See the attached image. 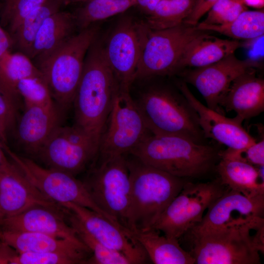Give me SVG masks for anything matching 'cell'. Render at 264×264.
<instances>
[{"mask_svg": "<svg viewBox=\"0 0 264 264\" xmlns=\"http://www.w3.org/2000/svg\"><path fill=\"white\" fill-rule=\"evenodd\" d=\"M164 77L135 79L130 88L148 128L153 134L177 135L204 144L196 111L176 83Z\"/></svg>", "mask_w": 264, "mask_h": 264, "instance_id": "1", "label": "cell"}, {"mask_svg": "<svg viewBox=\"0 0 264 264\" xmlns=\"http://www.w3.org/2000/svg\"><path fill=\"white\" fill-rule=\"evenodd\" d=\"M119 90L98 35L87 53L72 104L74 125L91 136L98 146L100 135Z\"/></svg>", "mask_w": 264, "mask_h": 264, "instance_id": "2", "label": "cell"}, {"mask_svg": "<svg viewBox=\"0 0 264 264\" xmlns=\"http://www.w3.org/2000/svg\"><path fill=\"white\" fill-rule=\"evenodd\" d=\"M124 155L130 181L129 229L131 232L151 229L186 181L145 163L132 154Z\"/></svg>", "mask_w": 264, "mask_h": 264, "instance_id": "3", "label": "cell"}, {"mask_svg": "<svg viewBox=\"0 0 264 264\" xmlns=\"http://www.w3.org/2000/svg\"><path fill=\"white\" fill-rule=\"evenodd\" d=\"M197 264H258L264 251V219L217 230L190 233Z\"/></svg>", "mask_w": 264, "mask_h": 264, "instance_id": "4", "label": "cell"}, {"mask_svg": "<svg viewBox=\"0 0 264 264\" xmlns=\"http://www.w3.org/2000/svg\"><path fill=\"white\" fill-rule=\"evenodd\" d=\"M146 164L180 178L199 177L214 167L219 151L173 134L152 133L132 151Z\"/></svg>", "mask_w": 264, "mask_h": 264, "instance_id": "5", "label": "cell"}, {"mask_svg": "<svg viewBox=\"0 0 264 264\" xmlns=\"http://www.w3.org/2000/svg\"><path fill=\"white\" fill-rule=\"evenodd\" d=\"M94 24L79 31L44 58L37 61L53 99L62 109L73 104L87 53L99 35Z\"/></svg>", "mask_w": 264, "mask_h": 264, "instance_id": "6", "label": "cell"}, {"mask_svg": "<svg viewBox=\"0 0 264 264\" xmlns=\"http://www.w3.org/2000/svg\"><path fill=\"white\" fill-rule=\"evenodd\" d=\"M205 31L184 22L153 30L145 22L135 80L169 77L178 73V62L185 47Z\"/></svg>", "mask_w": 264, "mask_h": 264, "instance_id": "7", "label": "cell"}, {"mask_svg": "<svg viewBox=\"0 0 264 264\" xmlns=\"http://www.w3.org/2000/svg\"><path fill=\"white\" fill-rule=\"evenodd\" d=\"M83 182L99 208L129 230L130 181L125 155L98 159Z\"/></svg>", "mask_w": 264, "mask_h": 264, "instance_id": "8", "label": "cell"}, {"mask_svg": "<svg viewBox=\"0 0 264 264\" xmlns=\"http://www.w3.org/2000/svg\"><path fill=\"white\" fill-rule=\"evenodd\" d=\"M220 179L203 183L186 181L151 229L179 240L202 220L205 211L226 190Z\"/></svg>", "mask_w": 264, "mask_h": 264, "instance_id": "9", "label": "cell"}, {"mask_svg": "<svg viewBox=\"0 0 264 264\" xmlns=\"http://www.w3.org/2000/svg\"><path fill=\"white\" fill-rule=\"evenodd\" d=\"M1 145L10 160L48 198L61 206L73 203L87 207L120 225L95 204L83 181L66 172L43 167L33 160L13 152L7 144L1 143Z\"/></svg>", "mask_w": 264, "mask_h": 264, "instance_id": "10", "label": "cell"}, {"mask_svg": "<svg viewBox=\"0 0 264 264\" xmlns=\"http://www.w3.org/2000/svg\"><path fill=\"white\" fill-rule=\"evenodd\" d=\"M152 133L130 91L119 90L100 135L98 159L130 153Z\"/></svg>", "mask_w": 264, "mask_h": 264, "instance_id": "11", "label": "cell"}, {"mask_svg": "<svg viewBox=\"0 0 264 264\" xmlns=\"http://www.w3.org/2000/svg\"><path fill=\"white\" fill-rule=\"evenodd\" d=\"M98 144L78 126H58L35 155L48 168L74 176L96 157Z\"/></svg>", "mask_w": 264, "mask_h": 264, "instance_id": "12", "label": "cell"}, {"mask_svg": "<svg viewBox=\"0 0 264 264\" xmlns=\"http://www.w3.org/2000/svg\"><path fill=\"white\" fill-rule=\"evenodd\" d=\"M144 26V21L126 15L103 42L106 60L121 90L130 91L135 80Z\"/></svg>", "mask_w": 264, "mask_h": 264, "instance_id": "13", "label": "cell"}, {"mask_svg": "<svg viewBox=\"0 0 264 264\" xmlns=\"http://www.w3.org/2000/svg\"><path fill=\"white\" fill-rule=\"evenodd\" d=\"M259 66L254 59L241 60L233 53L212 64L182 72V75L184 82L201 93L209 108L222 113L221 103L232 82L245 71Z\"/></svg>", "mask_w": 264, "mask_h": 264, "instance_id": "14", "label": "cell"}, {"mask_svg": "<svg viewBox=\"0 0 264 264\" xmlns=\"http://www.w3.org/2000/svg\"><path fill=\"white\" fill-rule=\"evenodd\" d=\"M264 213V195L249 197L228 188L208 207L202 220L188 232L214 230L244 223L263 218Z\"/></svg>", "mask_w": 264, "mask_h": 264, "instance_id": "15", "label": "cell"}, {"mask_svg": "<svg viewBox=\"0 0 264 264\" xmlns=\"http://www.w3.org/2000/svg\"><path fill=\"white\" fill-rule=\"evenodd\" d=\"M62 206L70 211L95 239L107 247L124 254L131 264H145L149 259L130 231L87 207L73 203Z\"/></svg>", "mask_w": 264, "mask_h": 264, "instance_id": "16", "label": "cell"}, {"mask_svg": "<svg viewBox=\"0 0 264 264\" xmlns=\"http://www.w3.org/2000/svg\"><path fill=\"white\" fill-rule=\"evenodd\" d=\"M175 83L197 113L205 138L213 139L232 149L243 148L256 142L242 127L243 120L241 117H225L202 104L190 91L187 83L183 81Z\"/></svg>", "mask_w": 264, "mask_h": 264, "instance_id": "17", "label": "cell"}, {"mask_svg": "<svg viewBox=\"0 0 264 264\" xmlns=\"http://www.w3.org/2000/svg\"><path fill=\"white\" fill-rule=\"evenodd\" d=\"M38 205L61 206L40 192L11 160L0 168V220Z\"/></svg>", "mask_w": 264, "mask_h": 264, "instance_id": "18", "label": "cell"}, {"mask_svg": "<svg viewBox=\"0 0 264 264\" xmlns=\"http://www.w3.org/2000/svg\"><path fill=\"white\" fill-rule=\"evenodd\" d=\"M0 230L45 234L82 242L67 219L64 207L36 205L20 213L0 220Z\"/></svg>", "mask_w": 264, "mask_h": 264, "instance_id": "19", "label": "cell"}, {"mask_svg": "<svg viewBox=\"0 0 264 264\" xmlns=\"http://www.w3.org/2000/svg\"><path fill=\"white\" fill-rule=\"evenodd\" d=\"M55 105L24 107L16 128L17 139L29 154L35 155L54 130L60 125Z\"/></svg>", "mask_w": 264, "mask_h": 264, "instance_id": "20", "label": "cell"}, {"mask_svg": "<svg viewBox=\"0 0 264 264\" xmlns=\"http://www.w3.org/2000/svg\"><path fill=\"white\" fill-rule=\"evenodd\" d=\"M221 107L234 111L243 120L257 116L264 110V80L251 68L231 84Z\"/></svg>", "mask_w": 264, "mask_h": 264, "instance_id": "21", "label": "cell"}, {"mask_svg": "<svg viewBox=\"0 0 264 264\" xmlns=\"http://www.w3.org/2000/svg\"><path fill=\"white\" fill-rule=\"evenodd\" d=\"M205 31L191 40L185 47L178 64V72L186 67L205 66L234 53L242 44L237 40L224 39L212 36Z\"/></svg>", "mask_w": 264, "mask_h": 264, "instance_id": "22", "label": "cell"}, {"mask_svg": "<svg viewBox=\"0 0 264 264\" xmlns=\"http://www.w3.org/2000/svg\"><path fill=\"white\" fill-rule=\"evenodd\" d=\"M78 31L73 13L60 10L48 17L39 29L28 57L40 61L55 50Z\"/></svg>", "mask_w": 264, "mask_h": 264, "instance_id": "23", "label": "cell"}, {"mask_svg": "<svg viewBox=\"0 0 264 264\" xmlns=\"http://www.w3.org/2000/svg\"><path fill=\"white\" fill-rule=\"evenodd\" d=\"M220 159L216 170L223 185L249 197L264 195V166Z\"/></svg>", "mask_w": 264, "mask_h": 264, "instance_id": "24", "label": "cell"}, {"mask_svg": "<svg viewBox=\"0 0 264 264\" xmlns=\"http://www.w3.org/2000/svg\"><path fill=\"white\" fill-rule=\"evenodd\" d=\"M0 240L7 243L18 253H43L77 250L90 251L82 242L38 232L0 230Z\"/></svg>", "mask_w": 264, "mask_h": 264, "instance_id": "25", "label": "cell"}, {"mask_svg": "<svg viewBox=\"0 0 264 264\" xmlns=\"http://www.w3.org/2000/svg\"><path fill=\"white\" fill-rule=\"evenodd\" d=\"M154 264H194L190 252L183 249L178 240L160 235L154 229L131 232Z\"/></svg>", "mask_w": 264, "mask_h": 264, "instance_id": "26", "label": "cell"}, {"mask_svg": "<svg viewBox=\"0 0 264 264\" xmlns=\"http://www.w3.org/2000/svg\"><path fill=\"white\" fill-rule=\"evenodd\" d=\"M43 75L36 65L25 54L10 52L0 60V91L16 108L20 97L17 86L29 77Z\"/></svg>", "mask_w": 264, "mask_h": 264, "instance_id": "27", "label": "cell"}, {"mask_svg": "<svg viewBox=\"0 0 264 264\" xmlns=\"http://www.w3.org/2000/svg\"><path fill=\"white\" fill-rule=\"evenodd\" d=\"M64 5L62 0H46L36 8L22 21L11 36L14 46L28 56L36 36L44 21L61 10Z\"/></svg>", "mask_w": 264, "mask_h": 264, "instance_id": "28", "label": "cell"}, {"mask_svg": "<svg viewBox=\"0 0 264 264\" xmlns=\"http://www.w3.org/2000/svg\"><path fill=\"white\" fill-rule=\"evenodd\" d=\"M136 5V0H92L83 3L72 13L79 31L123 14Z\"/></svg>", "mask_w": 264, "mask_h": 264, "instance_id": "29", "label": "cell"}, {"mask_svg": "<svg viewBox=\"0 0 264 264\" xmlns=\"http://www.w3.org/2000/svg\"><path fill=\"white\" fill-rule=\"evenodd\" d=\"M197 26L200 29L216 32L234 40L254 39L264 36V12L263 10H246L228 24Z\"/></svg>", "mask_w": 264, "mask_h": 264, "instance_id": "30", "label": "cell"}, {"mask_svg": "<svg viewBox=\"0 0 264 264\" xmlns=\"http://www.w3.org/2000/svg\"><path fill=\"white\" fill-rule=\"evenodd\" d=\"M198 0H161L144 20L151 29L176 26L184 22L194 10Z\"/></svg>", "mask_w": 264, "mask_h": 264, "instance_id": "31", "label": "cell"}, {"mask_svg": "<svg viewBox=\"0 0 264 264\" xmlns=\"http://www.w3.org/2000/svg\"><path fill=\"white\" fill-rule=\"evenodd\" d=\"M67 211L69 223L74 228L78 238L92 253L88 264H131L124 254L107 247L98 241L85 229L70 211L67 210Z\"/></svg>", "mask_w": 264, "mask_h": 264, "instance_id": "32", "label": "cell"}, {"mask_svg": "<svg viewBox=\"0 0 264 264\" xmlns=\"http://www.w3.org/2000/svg\"><path fill=\"white\" fill-rule=\"evenodd\" d=\"M91 255V252L87 250L18 253L12 264H88Z\"/></svg>", "mask_w": 264, "mask_h": 264, "instance_id": "33", "label": "cell"}, {"mask_svg": "<svg viewBox=\"0 0 264 264\" xmlns=\"http://www.w3.org/2000/svg\"><path fill=\"white\" fill-rule=\"evenodd\" d=\"M17 91L23 100L24 107L55 105L48 86L43 75L35 76L21 80Z\"/></svg>", "mask_w": 264, "mask_h": 264, "instance_id": "34", "label": "cell"}, {"mask_svg": "<svg viewBox=\"0 0 264 264\" xmlns=\"http://www.w3.org/2000/svg\"><path fill=\"white\" fill-rule=\"evenodd\" d=\"M46 0H4L0 4V22L10 34L22 21Z\"/></svg>", "mask_w": 264, "mask_h": 264, "instance_id": "35", "label": "cell"}, {"mask_svg": "<svg viewBox=\"0 0 264 264\" xmlns=\"http://www.w3.org/2000/svg\"><path fill=\"white\" fill-rule=\"evenodd\" d=\"M247 10L244 0H218L208 11L206 18L198 26L228 24Z\"/></svg>", "mask_w": 264, "mask_h": 264, "instance_id": "36", "label": "cell"}, {"mask_svg": "<svg viewBox=\"0 0 264 264\" xmlns=\"http://www.w3.org/2000/svg\"><path fill=\"white\" fill-rule=\"evenodd\" d=\"M220 158L237 160L259 167L264 165V140L241 149L227 148L219 151Z\"/></svg>", "mask_w": 264, "mask_h": 264, "instance_id": "37", "label": "cell"}, {"mask_svg": "<svg viewBox=\"0 0 264 264\" xmlns=\"http://www.w3.org/2000/svg\"><path fill=\"white\" fill-rule=\"evenodd\" d=\"M16 107L0 91V141L7 144L9 132L16 120Z\"/></svg>", "mask_w": 264, "mask_h": 264, "instance_id": "38", "label": "cell"}, {"mask_svg": "<svg viewBox=\"0 0 264 264\" xmlns=\"http://www.w3.org/2000/svg\"><path fill=\"white\" fill-rule=\"evenodd\" d=\"M218 0H198L190 16L184 22L193 25H197L201 18L210 9Z\"/></svg>", "mask_w": 264, "mask_h": 264, "instance_id": "39", "label": "cell"}, {"mask_svg": "<svg viewBox=\"0 0 264 264\" xmlns=\"http://www.w3.org/2000/svg\"><path fill=\"white\" fill-rule=\"evenodd\" d=\"M13 46L14 42L11 36L0 22V60L5 54L11 52Z\"/></svg>", "mask_w": 264, "mask_h": 264, "instance_id": "40", "label": "cell"}, {"mask_svg": "<svg viewBox=\"0 0 264 264\" xmlns=\"http://www.w3.org/2000/svg\"><path fill=\"white\" fill-rule=\"evenodd\" d=\"M17 254L14 249L0 240V264H12Z\"/></svg>", "mask_w": 264, "mask_h": 264, "instance_id": "41", "label": "cell"}, {"mask_svg": "<svg viewBox=\"0 0 264 264\" xmlns=\"http://www.w3.org/2000/svg\"><path fill=\"white\" fill-rule=\"evenodd\" d=\"M161 0H136V5L140 11L146 16L149 15Z\"/></svg>", "mask_w": 264, "mask_h": 264, "instance_id": "42", "label": "cell"}, {"mask_svg": "<svg viewBox=\"0 0 264 264\" xmlns=\"http://www.w3.org/2000/svg\"><path fill=\"white\" fill-rule=\"evenodd\" d=\"M10 162V161L7 158L0 141V168L7 165Z\"/></svg>", "mask_w": 264, "mask_h": 264, "instance_id": "43", "label": "cell"}, {"mask_svg": "<svg viewBox=\"0 0 264 264\" xmlns=\"http://www.w3.org/2000/svg\"><path fill=\"white\" fill-rule=\"evenodd\" d=\"M64 5L75 3H85L92 0H62Z\"/></svg>", "mask_w": 264, "mask_h": 264, "instance_id": "44", "label": "cell"}, {"mask_svg": "<svg viewBox=\"0 0 264 264\" xmlns=\"http://www.w3.org/2000/svg\"><path fill=\"white\" fill-rule=\"evenodd\" d=\"M4 0H0V4L4 1Z\"/></svg>", "mask_w": 264, "mask_h": 264, "instance_id": "45", "label": "cell"}]
</instances>
